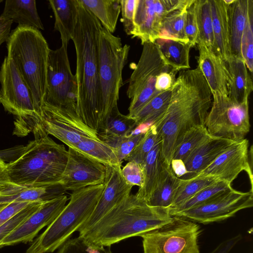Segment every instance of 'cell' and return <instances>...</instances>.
Wrapping results in <instances>:
<instances>
[{"label":"cell","mask_w":253,"mask_h":253,"mask_svg":"<svg viewBox=\"0 0 253 253\" xmlns=\"http://www.w3.org/2000/svg\"><path fill=\"white\" fill-rule=\"evenodd\" d=\"M77 2V21L72 36L76 53V112L85 125L98 133L102 110L98 38L102 26L81 0Z\"/></svg>","instance_id":"cell-1"},{"label":"cell","mask_w":253,"mask_h":253,"mask_svg":"<svg viewBox=\"0 0 253 253\" xmlns=\"http://www.w3.org/2000/svg\"><path fill=\"white\" fill-rule=\"evenodd\" d=\"M212 103V94L197 67L180 72L171 88L169 103L161 119V157L170 167L175 147L191 128L205 126Z\"/></svg>","instance_id":"cell-2"},{"label":"cell","mask_w":253,"mask_h":253,"mask_svg":"<svg viewBox=\"0 0 253 253\" xmlns=\"http://www.w3.org/2000/svg\"><path fill=\"white\" fill-rule=\"evenodd\" d=\"M172 218L169 209L153 207L130 194L79 237L88 244L110 247L158 228Z\"/></svg>","instance_id":"cell-3"},{"label":"cell","mask_w":253,"mask_h":253,"mask_svg":"<svg viewBox=\"0 0 253 253\" xmlns=\"http://www.w3.org/2000/svg\"><path fill=\"white\" fill-rule=\"evenodd\" d=\"M68 154L63 145L48 135L35 137L18 159L7 163L8 176L12 182L22 187L60 184Z\"/></svg>","instance_id":"cell-4"},{"label":"cell","mask_w":253,"mask_h":253,"mask_svg":"<svg viewBox=\"0 0 253 253\" xmlns=\"http://www.w3.org/2000/svg\"><path fill=\"white\" fill-rule=\"evenodd\" d=\"M6 42L7 57L15 65L40 110L45 94L50 50L46 40L40 30L18 25Z\"/></svg>","instance_id":"cell-5"},{"label":"cell","mask_w":253,"mask_h":253,"mask_svg":"<svg viewBox=\"0 0 253 253\" xmlns=\"http://www.w3.org/2000/svg\"><path fill=\"white\" fill-rule=\"evenodd\" d=\"M104 187L103 183L73 191L69 202L25 253H52L60 247L92 214Z\"/></svg>","instance_id":"cell-6"},{"label":"cell","mask_w":253,"mask_h":253,"mask_svg":"<svg viewBox=\"0 0 253 253\" xmlns=\"http://www.w3.org/2000/svg\"><path fill=\"white\" fill-rule=\"evenodd\" d=\"M0 101L4 109L16 116L13 134L25 136L43 131L40 110L30 89L13 61L6 56L0 70Z\"/></svg>","instance_id":"cell-7"},{"label":"cell","mask_w":253,"mask_h":253,"mask_svg":"<svg viewBox=\"0 0 253 253\" xmlns=\"http://www.w3.org/2000/svg\"><path fill=\"white\" fill-rule=\"evenodd\" d=\"M130 46L102 26L98 38L99 75L101 92V130L105 127L112 110L118 106L123 84L122 72Z\"/></svg>","instance_id":"cell-8"},{"label":"cell","mask_w":253,"mask_h":253,"mask_svg":"<svg viewBox=\"0 0 253 253\" xmlns=\"http://www.w3.org/2000/svg\"><path fill=\"white\" fill-rule=\"evenodd\" d=\"M171 69L154 42L143 44L140 57L129 79L126 91L131 99L129 117L133 119L144 105L161 92L155 89L157 77Z\"/></svg>","instance_id":"cell-9"},{"label":"cell","mask_w":253,"mask_h":253,"mask_svg":"<svg viewBox=\"0 0 253 253\" xmlns=\"http://www.w3.org/2000/svg\"><path fill=\"white\" fill-rule=\"evenodd\" d=\"M201 232L196 222L172 216L171 220L140 236L144 253H200Z\"/></svg>","instance_id":"cell-10"},{"label":"cell","mask_w":253,"mask_h":253,"mask_svg":"<svg viewBox=\"0 0 253 253\" xmlns=\"http://www.w3.org/2000/svg\"><path fill=\"white\" fill-rule=\"evenodd\" d=\"M213 100L205 126L212 137L233 141L244 138L250 130L249 101L237 103L227 95H212Z\"/></svg>","instance_id":"cell-11"},{"label":"cell","mask_w":253,"mask_h":253,"mask_svg":"<svg viewBox=\"0 0 253 253\" xmlns=\"http://www.w3.org/2000/svg\"><path fill=\"white\" fill-rule=\"evenodd\" d=\"M77 83L71 71L67 47L50 49L48 55L44 101L76 111Z\"/></svg>","instance_id":"cell-12"},{"label":"cell","mask_w":253,"mask_h":253,"mask_svg":"<svg viewBox=\"0 0 253 253\" xmlns=\"http://www.w3.org/2000/svg\"><path fill=\"white\" fill-rule=\"evenodd\" d=\"M41 124L46 133L74 148L84 138L100 140L98 133L82 121L76 111L43 102L40 108Z\"/></svg>","instance_id":"cell-13"},{"label":"cell","mask_w":253,"mask_h":253,"mask_svg":"<svg viewBox=\"0 0 253 253\" xmlns=\"http://www.w3.org/2000/svg\"><path fill=\"white\" fill-rule=\"evenodd\" d=\"M253 206V190L242 192L232 188L201 205L172 216L205 224L226 219L239 211Z\"/></svg>","instance_id":"cell-14"},{"label":"cell","mask_w":253,"mask_h":253,"mask_svg":"<svg viewBox=\"0 0 253 253\" xmlns=\"http://www.w3.org/2000/svg\"><path fill=\"white\" fill-rule=\"evenodd\" d=\"M193 0H136L132 38L143 45L159 38L162 23L171 12L188 6Z\"/></svg>","instance_id":"cell-15"},{"label":"cell","mask_w":253,"mask_h":253,"mask_svg":"<svg viewBox=\"0 0 253 253\" xmlns=\"http://www.w3.org/2000/svg\"><path fill=\"white\" fill-rule=\"evenodd\" d=\"M68 160L60 181L66 190L75 191L103 184L106 166L78 150L68 147Z\"/></svg>","instance_id":"cell-16"},{"label":"cell","mask_w":253,"mask_h":253,"mask_svg":"<svg viewBox=\"0 0 253 253\" xmlns=\"http://www.w3.org/2000/svg\"><path fill=\"white\" fill-rule=\"evenodd\" d=\"M249 141L245 138L235 142L211 164L193 177H213L231 184L244 170L250 176L252 187L253 174L249 163Z\"/></svg>","instance_id":"cell-17"},{"label":"cell","mask_w":253,"mask_h":253,"mask_svg":"<svg viewBox=\"0 0 253 253\" xmlns=\"http://www.w3.org/2000/svg\"><path fill=\"white\" fill-rule=\"evenodd\" d=\"M68 198L64 195L43 202L39 209L0 242V248L33 241L40 230L49 225L66 206Z\"/></svg>","instance_id":"cell-18"},{"label":"cell","mask_w":253,"mask_h":253,"mask_svg":"<svg viewBox=\"0 0 253 253\" xmlns=\"http://www.w3.org/2000/svg\"><path fill=\"white\" fill-rule=\"evenodd\" d=\"M106 166L103 191L92 214L78 229L79 235L88 229L130 194L132 187L126 184L123 178L122 167Z\"/></svg>","instance_id":"cell-19"},{"label":"cell","mask_w":253,"mask_h":253,"mask_svg":"<svg viewBox=\"0 0 253 253\" xmlns=\"http://www.w3.org/2000/svg\"><path fill=\"white\" fill-rule=\"evenodd\" d=\"M198 66L206 80L212 95L228 96L231 82L225 62L203 43L197 44Z\"/></svg>","instance_id":"cell-20"},{"label":"cell","mask_w":253,"mask_h":253,"mask_svg":"<svg viewBox=\"0 0 253 253\" xmlns=\"http://www.w3.org/2000/svg\"><path fill=\"white\" fill-rule=\"evenodd\" d=\"M236 141L211 137L197 148L184 161L190 178L211 164Z\"/></svg>","instance_id":"cell-21"},{"label":"cell","mask_w":253,"mask_h":253,"mask_svg":"<svg viewBox=\"0 0 253 253\" xmlns=\"http://www.w3.org/2000/svg\"><path fill=\"white\" fill-rule=\"evenodd\" d=\"M214 38L212 51L224 61L231 56L228 6L223 0H210Z\"/></svg>","instance_id":"cell-22"},{"label":"cell","mask_w":253,"mask_h":253,"mask_svg":"<svg viewBox=\"0 0 253 253\" xmlns=\"http://www.w3.org/2000/svg\"><path fill=\"white\" fill-rule=\"evenodd\" d=\"M225 63L231 78L228 97L239 104L249 101L253 84L243 58L231 55Z\"/></svg>","instance_id":"cell-23"},{"label":"cell","mask_w":253,"mask_h":253,"mask_svg":"<svg viewBox=\"0 0 253 253\" xmlns=\"http://www.w3.org/2000/svg\"><path fill=\"white\" fill-rule=\"evenodd\" d=\"M0 18L16 22L18 26L44 30L35 0H6Z\"/></svg>","instance_id":"cell-24"},{"label":"cell","mask_w":253,"mask_h":253,"mask_svg":"<svg viewBox=\"0 0 253 253\" xmlns=\"http://www.w3.org/2000/svg\"><path fill=\"white\" fill-rule=\"evenodd\" d=\"M48 2L54 15V30L60 33L62 45L67 47L77 21V0H49Z\"/></svg>","instance_id":"cell-25"},{"label":"cell","mask_w":253,"mask_h":253,"mask_svg":"<svg viewBox=\"0 0 253 253\" xmlns=\"http://www.w3.org/2000/svg\"><path fill=\"white\" fill-rule=\"evenodd\" d=\"M181 181L182 178L177 177L171 167L167 166L163 161L159 182L146 203L151 207L169 209Z\"/></svg>","instance_id":"cell-26"},{"label":"cell","mask_w":253,"mask_h":253,"mask_svg":"<svg viewBox=\"0 0 253 253\" xmlns=\"http://www.w3.org/2000/svg\"><path fill=\"white\" fill-rule=\"evenodd\" d=\"M250 0H234L228 7L231 55L242 58L241 41L248 16Z\"/></svg>","instance_id":"cell-27"},{"label":"cell","mask_w":253,"mask_h":253,"mask_svg":"<svg viewBox=\"0 0 253 253\" xmlns=\"http://www.w3.org/2000/svg\"><path fill=\"white\" fill-rule=\"evenodd\" d=\"M162 163L161 140L149 152L142 165L144 182L135 194L138 199L146 202L150 198L159 182Z\"/></svg>","instance_id":"cell-28"},{"label":"cell","mask_w":253,"mask_h":253,"mask_svg":"<svg viewBox=\"0 0 253 253\" xmlns=\"http://www.w3.org/2000/svg\"><path fill=\"white\" fill-rule=\"evenodd\" d=\"M167 64L175 71L190 68L189 54L192 47L189 42L168 39L158 38L154 42Z\"/></svg>","instance_id":"cell-29"},{"label":"cell","mask_w":253,"mask_h":253,"mask_svg":"<svg viewBox=\"0 0 253 253\" xmlns=\"http://www.w3.org/2000/svg\"><path fill=\"white\" fill-rule=\"evenodd\" d=\"M134 120L119 111L118 106L112 110L102 131L98 133L99 139L106 144L127 136L136 127Z\"/></svg>","instance_id":"cell-30"},{"label":"cell","mask_w":253,"mask_h":253,"mask_svg":"<svg viewBox=\"0 0 253 253\" xmlns=\"http://www.w3.org/2000/svg\"><path fill=\"white\" fill-rule=\"evenodd\" d=\"M66 191L60 184L39 187H25L15 193L0 196V203L13 201L46 202L64 195Z\"/></svg>","instance_id":"cell-31"},{"label":"cell","mask_w":253,"mask_h":253,"mask_svg":"<svg viewBox=\"0 0 253 253\" xmlns=\"http://www.w3.org/2000/svg\"><path fill=\"white\" fill-rule=\"evenodd\" d=\"M99 21L103 27L113 34L121 12L120 0H81Z\"/></svg>","instance_id":"cell-32"},{"label":"cell","mask_w":253,"mask_h":253,"mask_svg":"<svg viewBox=\"0 0 253 253\" xmlns=\"http://www.w3.org/2000/svg\"><path fill=\"white\" fill-rule=\"evenodd\" d=\"M74 149L105 166L122 167L113 149L100 140L84 138Z\"/></svg>","instance_id":"cell-33"},{"label":"cell","mask_w":253,"mask_h":253,"mask_svg":"<svg viewBox=\"0 0 253 253\" xmlns=\"http://www.w3.org/2000/svg\"><path fill=\"white\" fill-rule=\"evenodd\" d=\"M170 95L171 88L161 92L144 105L133 118L136 126L160 120L167 111Z\"/></svg>","instance_id":"cell-34"},{"label":"cell","mask_w":253,"mask_h":253,"mask_svg":"<svg viewBox=\"0 0 253 253\" xmlns=\"http://www.w3.org/2000/svg\"><path fill=\"white\" fill-rule=\"evenodd\" d=\"M211 137L205 126L191 128L178 141L172 159H180L184 162L193 151Z\"/></svg>","instance_id":"cell-35"},{"label":"cell","mask_w":253,"mask_h":253,"mask_svg":"<svg viewBox=\"0 0 253 253\" xmlns=\"http://www.w3.org/2000/svg\"><path fill=\"white\" fill-rule=\"evenodd\" d=\"M195 6L198 31L197 43H203L212 50L214 38L210 0H195Z\"/></svg>","instance_id":"cell-36"},{"label":"cell","mask_w":253,"mask_h":253,"mask_svg":"<svg viewBox=\"0 0 253 253\" xmlns=\"http://www.w3.org/2000/svg\"><path fill=\"white\" fill-rule=\"evenodd\" d=\"M160 127L159 121L151 124L143 137L124 161H134L142 165L149 152L161 140Z\"/></svg>","instance_id":"cell-37"},{"label":"cell","mask_w":253,"mask_h":253,"mask_svg":"<svg viewBox=\"0 0 253 253\" xmlns=\"http://www.w3.org/2000/svg\"><path fill=\"white\" fill-rule=\"evenodd\" d=\"M190 5L171 12L165 18L159 38L172 39L188 42L184 34V26L187 9Z\"/></svg>","instance_id":"cell-38"},{"label":"cell","mask_w":253,"mask_h":253,"mask_svg":"<svg viewBox=\"0 0 253 253\" xmlns=\"http://www.w3.org/2000/svg\"><path fill=\"white\" fill-rule=\"evenodd\" d=\"M232 188L231 184L217 181L200 190L178 206L169 209V214L172 216L177 212L197 206Z\"/></svg>","instance_id":"cell-39"},{"label":"cell","mask_w":253,"mask_h":253,"mask_svg":"<svg viewBox=\"0 0 253 253\" xmlns=\"http://www.w3.org/2000/svg\"><path fill=\"white\" fill-rule=\"evenodd\" d=\"M219 181L213 177H192L188 179H182L178 188L172 203L169 209L174 208L189 198L200 190Z\"/></svg>","instance_id":"cell-40"},{"label":"cell","mask_w":253,"mask_h":253,"mask_svg":"<svg viewBox=\"0 0 253 253\" xmlns=\"http://www.w3.org/2000/svg\"><path fill=\"white\" fill-rule=\"evenodd\" d=\"M253 1L250 0L246 26L241 41V53L248 69L253 71Z\"/></svg>","instance_id":"cell-41"},{"label":"cell","mask_w":253,"mask_h":253,"mask_svg":"<svg viewBox=\"0 0 253 253\" xmlns=\"http://www.w3.org/2000/svg\"><path fill=\"white\" fill-rule=\"evenodd\" d=\"M57 253H113L110 247L97 246L87 243L78 237L68 239Z\"/></svg>","instance_id":"cell-42"},{"label":"cell","mask_w":253,"mask_h":253,"mask_svg":"<svg viewBox=\"0 0 253 253\" xmlns=\"http://www.w3.org/2000/svg\"><path fill=\"white\" fill-rule=\"evenodd\" d=\"M44 202H33L0 226V242L10 234Z\"/></svg>","instance_id":"cell-43"},{"label":"cell","mask_w":253,"mask_h":253,"mask_svg":"<svg viewBox=\"0 0 253 253\" xmlns=\"http://www.w3.org/2000/svg\"><path fill=\"white\" fill-rule=\"evenodd\" d=\"M121 173L125 181L128 185L133 187L142 186L144 182V174L141 165L134 162L129 161L121 168Z\"/></svg>","instance_id":"cell-44"},{"label":"cell","mask_w":253,"mask_h":253,"mask_svg":"<svg viewBox=\"0 0 253 253\" xmlns=\"http://www.w3.org/2000/svg\"><path fill=\"white\" fill-rule=\"evenodd\" d=\"M195 1L187 9L184 26V34L186 40L193 47L197 44L198 31L196 20Z\"/></svg>","instance_id":"cell-45"},{"label":"cell","mask_w":253,"mask_h":253,"mask_svg":"<svg viewBox=\"0 0 253 253\" xmlns=\"http://www.w3.org/2000/svg\"><path fill=\"white\" fill-rule=\"evenodd\" d=\"M145 133L124 137L113 149L119 161L122 164L126 157L131 152Z\"/></svg>","instance_id":"cell-46"},{"label":"cell","mask_w":253,"mask_h":253,"mask_svg":"<svg viewBox=\"0 0 253 253\" xmlns=\"http://www.w3.org/2000/svg\"><path fill=\"white\" fill-rule=\"evenodd\" d=\"M136 0H121V10L123 22L126 34L131 36L133 30V19Z\"/></svg>","instance_id":"cell-47"},{"label":"cell","mask_w":253,"mask_h":253,"mask_svg":"<svg viewBox=\"0 0 253 253\" xmlns=\"http://www.w3.org/2000/svg\"><path fill=\"white\" fill-rule=\"evenodd\" d=\"M32 202L13 201L0 203V226Z\"/></svg>","instance_id":"cell-48"},{"label":"cell","mask_w":253,"mask_h":253,"mask_svg":"<svg viewBox=\"0 0 253 253\" xmlns=\"http://www.w3.org/2000/svg\"><path fill=\"white\" fill-rule=\"evenodd\" d=\"M6 169L7 163L0 159V196L12 194L25 187L12 182L8 176Z\"/></svg>","instance_id":"cell-49"},{"label":"cell","mask_w":253,"mask_h":253,"mask_svg":"<svg viewBox=\"0 0 253 253\" xmlns=\"http://www.w3.org/2000/svg\"><path fill=\"white\" fill-rule=\"evenodd\" d=\"M177 72L171 69L160 74L156 81V90L160 92L171 88L175 82V76Z\"/></svg>","instance_id":"cell-50"},{"label":"cell","mask_w":253,"mask_h":253,"mask_svg":"<svg viewBox=\"0 0 253 253\" xmlns=\"http://www.w3.org/2000/svg\"><path fill=\"white\" fill-rule=\"evenodd\" d=\"M25 146L17 145L14 147L0 150V159L6 163L14 161L23 153Z\"/></svg>","instance_id":"cell-51"},{"label":"cell","mask_w":253,"mask_h":253,"mask_svg":"<svg viewBox=\"0 0 253 253\" xmlns=\"http://www.w3.org/2000/svg\"><path fill=\"white\" fill-rule=\"evenodd\" d=\"M242 238L241 234H238L228 238L221 242L209 253H229Z\"/></svg>","instance_id":"cell-52"},{"label":"cell","mask_w":253,"mask_h":253,"mask_svg":"<svg viewBox=\"0 0 253 253\" xmlns=\"http://www.w3.org/2000/svg\"><path fill=\"white\" fill-rule=\"evenodd\" d=\"M171 168L177 177L187 175L188 171L183 161L180 159H172L170 163Z\"/></svg>","instance_id":"cell-53"},{"label":"cell","mask_w":253,"mask_h":253,"mask_svg":"<svg viewBox=\"0 0 253 253\" xmlns=\"http://www.w3.org/2000/svg\"><path fill=\"white\" fill-rule=\"evenodd\" d=\"M12 23L10 20L0 18V46L3 42H6Z\"/></svg>","instance_id":"cell-54"},{"label":"cell","mask_w":253,"mask_h":253,"mask_svg":"<svg viewBox=\"0 0 253 253\" xmlns=\"http://www.w3.org/2000/svg\"><path fill=\"white\" fill-rule=\"evenodd\" d=\"M3 1L2 0H0V4Z\"/></svg>","instance_id":"cell-55"},{"label":"cell","mask_w":253,"mask_h":253,"mask_svg":"<svg viewBox=\"0 0 253 253\" xmlns=\"http://www.w3.org/2000/svg\"></svg>","instance_id":"cell-56"}]
</instances>
